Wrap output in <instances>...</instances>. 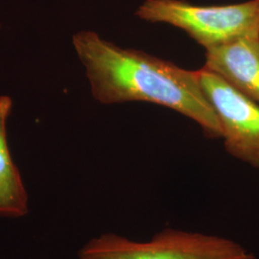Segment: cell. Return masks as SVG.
Wrapping results in <instances>:
<instances>
[{"instance_id":"6da1fadb","label":"cell","mask_w":259,"mask_h":259,"mask_svg":"<svg viewBox=\"0 0 259 259\" xmlns=\"http://www.w3.org/2000/svg\"><path fill=\"white\" fill-rule=\"evenodd\" d=\"M72 45L98 102H145L165 107L195 121L207 138L221 139L220 123L203 90L199 70L118 47L93 31L75 34Z\"/></svg>"},{"instance_id":"7a4b0ae2","label":"cell","mask_w":259,"mask_h":259,"mask_svg":"<svg viewBox=\"0 0 259 259\" xmlns=\"http://www.w3.org/2000/svg\"><path fill=\"white\" fill-rule=\"evenodd\" d=\"M139 19L185 32L205 50L259 36V0L227 5H197L186 0H145Z\"/></svg>"},{"instance_id":"3957f363","label":"cell","mask_w":259,"mask_h":259,"mask_svg":"<svg viewBox=\"0 0 259 259\" xmlns=\"http://www.w3.org/2000/svg\"><path fill=\"white\" fill-rule=\"evenodd\" d=\"M79 259H257L229 238L166 228L150 240L136 241L116 233H103L88 241Z\"/></svg>"},{"instance_id":"277c9868","label":"cell","mask_w":259,"mask_h":259,"mask_svg":"<svg viewBox=\"0 0 259 259\" xmlns=\"http://www.w3.org/2000/svg\"><path fill=\"white\" fill-rule=\"evenodd\" d=\"M201 83L222 131L226 151L259 168V104L236 91L221 77L202 67Z\"/></svg>"},{"instance_id":"5b68a950","label":"cell","mask_w":259,"mask_h":259,"mask_svg":"<svg viewBox=\"0 0 259 259\" xmlns=\"http://www.w3.org/2000/svg\"><path fill=\"white\" fill-rule=\"evenodd\" d=\"M203 66L259 104V36L205 50Z\"/></svg>"},{"instance_id":"8992f818","label":"cell","mask_w":259,"mask_h":259,"mask_svg":"<svg viewBox=\"0 0 259 259\" xmlns=\"http://www.w3.org/2000/svg\"><path fill=\"white\" fill-rule=\"evenodd\" d=\"M13 101L0 97V218L18 219L29 213V195L10 152L7 120Z\"/></svg>"}]
</instances>
